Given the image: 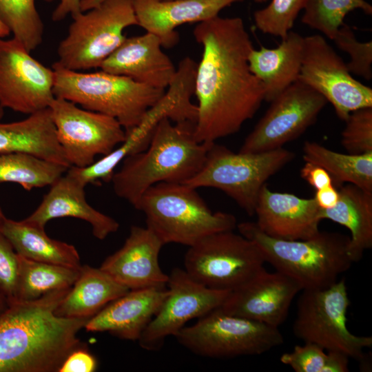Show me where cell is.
<instances>
[{"label":"cell","instance_id":"obj_1","mask_svg":"<svg viewBox=\"0 0 372 372\" xmlns=\"http://www.w3.org/2000/svg\"><path fill=\"white\" fill-rule=\"evenodd\" d=\"M193 34L203 47L194 80V135L200 143H213L253 118L265 101L264 90L249 68L254 47L242 18L218 15L198 23Z\"/></svg>","mask_w":372,"mask_h":372},{"label":"cell","instance_id":"obj_2","mask_svg":"<svg viewBox=\"0 0 372 372\" xmlns=\"http://www.w3.org/2000/svg\"><path fill=\"white\" fill-rule=\"evenodd\" d=\"M70 289L8 303L0 316V361L9 372H59L72 351L85 348L77 334L89 319L54 313Z\"/></svg>","mask_w":372,"mask_h":372},{"label":"cell","instance_id":"obj_3","mask_svg":"<svg viewBox=\"0 0 372 372\" xmlns=\"http://www.w3.org/2000/svg\"><path fill=\"white\" fill-rule=\"evenodd\" d=\"M195 123H174L169 118L157 124L147 147L125 158L111 182L115 194L134 207L152 185L183 183L201 169L211 143H200Z\"/></svg>","mask_w":372,"mask_h":372},{"label":"cell","instance_id":"obj_4","mask_svg":"<svg viewBox=\"0 0 372 372\" xmlns=\"http://www.w3.org/2000/svg\"><path fill=\"white\" fill-rule=\"evenodd\" d=\"M236 228L258 246L266 262L295 281L302 290L331 286L355 262L350 236L341 233L320 231L308 239L289 240L267 235L255 222H242Z\"/></svg>","mask_w":372,"mask_h":372},{"label":"cell","instance_id":"obj_5","mask_svg":"<svg viewBox=\"0 0 372 372\" xmlns=\"http://www.w3.org/2000/svg\"><path fill=\"white\" fill-rule=\"evenodd\" d=\"M196 189L181 183H159L149 187L134 207L144 214L146 227L164 245L190 247L210 234L234 231L236 217L213 212Z\"/></svg>","mask_w":372,"mask_h":372},{"label":"cell","instance_id":"obj_6","mask_svg":"<svg viewBox=\"0 0 372 372\" xmlns=\"http://www.w3.org/2000/svg\"><path fill=\"white\" fill-rule=\"evenodd\" d=\"M52 69L55 97L112 116L125 132L136 127L166 91L103 70L83 73L64 68L56 62Z\"/></svg>","mask_w":372,"mask_h":372},{"label":"cell","instance_id":"obj_7","mask_svg":"<svg viewBox=\"0 0 372 372\" xmlns=\"http://www.w3.org/2000/svg\"><path fill=\"white\" fill-rule=\"evenodd\" d=\"M294 156L293 152L283 147L258 153H236L213 142L201 169L183 183L195 189H220L249 216H253L260 189L266 181Z\"/></svg>","mask_w":372,"mask_h":372},{"label":"cell","instance_id":"obj_8","mask_svg":"<svg viewBox=\"0 0 372 372\" xmlns=\"http://www.w3.org/2000/svg\"><path fill=\"white\" fill-rule=\"evenodd\" d=\"M302 291L293 324L296 337L364 362V349L371 347L372 337L354 335L347 328L350 300L344 279L326 288Z\"/></svg>","mask_w":372,"mask_h":372},{"label":"cell","instance_id":"obj_9","mask_svg":"<svg viewBox=\"0 0 372 372\" xmlns=\"http://www.w3.org/2000/svg\"><path fill=\"white\" fill-rule=\"evenodd\" d=\"M72 18L56 63L74 71L100 68L125 39L124 30L138 25L131 0H104Z\"/></svg>","mask_w":372,"mask_h":372},{"label":"cell","instance_id":"obj_10","mask_svg":"<svg viewBox=\"0 0 372 372\" xmlns=\"http://www.w3.org/2000/svg\"><path fill=\"white\" fill-rule=\"evenodd\" d=\"M174 337L192 353L211 358H231L265 353L284 342L278 327L216 309L185 326Z\"/></svg>","mask_w":372,"mask_h":372},{"label":"cell","instance_id":"obj_11","mask_svg":"<svg viewBox=\"0 0 372 372\" xmlns=\"http://www.w3.org/2000/svg\"><path fill=\"white\" fill-rule=\"evenodd\" d=\"M265 262L254 241L225 231L207 236L189 247L184 269L208 288L231 291L264 269Z\"/></svg>","mask_w":372,"mask_h":372},{"label":"cell","instance_id":"obj_12","mask_svg":"<svg viewBox=\"0 0 372 372\" xmlns=\"http://www.w3.org/2000/svg\"><path fill=\"white\" fill-rule=\"evenodd\" d=\"M193 94L191 79L176 74L162 98L145 113L141 122L125 132V138L120 145L92 165L83 168L71 166L66 172L85 187L99 181L111 182L115 169L125 158L147 147L161 119L167 117L174 123L195 119L196 105L191 101Z\"/></svg>","mask_w":372,"mask_h":372},{"label":"cell","instance_id":"obj_13","mask_svg":"<svg viewBox=\"0 0 372 372\" xmlns=\"http://www.w3.org/2000/svg\"><path fill=\"white\" fill-rule=\"evenodd\" d=\"M49 108L57 139L71 166L92 165L96 156L110 154L125 138L124 128L112 116L61 97L54 96Z\"/></svg>","mask_w":372,"mask_h":372},{"label":"cell","instance_id":"obj_14","mask_svg":"<svg viewBox=\"0 0 372 372\" xmlns=\"http://www.w3.org/2000/svg\"><path fill=\"white\" fill-rule=\"evenodd\" d=\"M298 80L329 102L342 121L353 111L372 107V89L353 77L346 63L322 35L304 37Z\"/></svg>","mask_w":372,"mask_h":372},{"label":"cell","instance_id":"obj_15","mask_svg":"<svg viewBox=\"0 0 372 372\" xmlns=\"http://www.w3.org/2000/svg\"><path fill=\"white\" fill-rule=\"evenodd\" d=\"M270 103L239 152L258 153L282 147L316 122L327 101L298 80Z\"/></svg>","mask_w":372,"mask_h":372},{"label":"cell","instance_id":"obj_16","mask_svg":"<svg viewBox=\"0 0 372 372\" xmlns=\"http://www.w3.org/2000/svg\"><path fill=\"white\" fill-rule=\"evenodd\" d=\"M167 287V296L138 340L145 350L160 349L187 322L220 307L230 293L208 288L180 268L172 271Z\"/></svg>","mask_w":372,"mask_h":372},{"label":"cell","instance_id":"obj_17","mask_svg":"<svg viewBox=\"0 0 372 372\" xmlns=\"http://www.w3.org/2000/svg\"><path fill=\"white\" fill-rule=\"evenodd\" d=\"M54 74L12 38H0V107L31 114L49 107Z\"/></svg>","mask_w":372,"mask_h":372},{"label":"cell","instance_id":"obj_18","mask_svg":"<svg viewBox=\"0 0 372 372\" xmlns=\"http://www.w3.org/2000/svg\"><path fill=\"white\" fill-rule=\"evenodd\" d=\"M302 291L292 279L264 268L230 291L219 309L228 314L278 327L287 319L291 304Z\"/></svg>","mask_w":372,"mask_h":372},{"label":"cell","instance_id":"obj_19","mask_svg":"<svg viewBox=\"0 0 372 372\" xmlns=\"http://www.w3.org/2000/svg\"><path fill=\"white\" fill-rule=\"evenodd\" d=\"M163 245L148 227L132 226L123 245L99 268L130 290L166 287L169 275L159 265Z\"/></svg>","mask_w":372,"mask_h":372},{"label":"cell","instance_id":"obj_20","mask_svg":"<svg viewBox=\"0 0 372 372\" xmlns=\"http://www.w3.org/2000/svg\"><path fill=\"white\" fill-rule=\"evenodd\" d=\"M320 211L314 198H302L289 193L273 192L265 184L258 198L255 223L273 238L308 239L320 231Z\"/></svg>","mask_w":372,"mask_h":372},{"label":"cell","instance_id":"obj_21","mask_svg":"<svg viewBox=\"0 0 372 372\" xmlns=\"http://www.w3.org/2000/svg\"><path fill=\"white\" fill-rule=\"evenodd\" d=\"M162 47L158 37L149 32L126 37L100 68L166 90L175 76L176 68Z\"/></svg>","mask_w":372,"mask_h":372},{"label":"cell","instance_id":"obj_22","mask_svg":"<svg viewBox=\"0 0 372 372\" xmlns=\"http://www.w3.org/2000/svg\"><path fill=\"white\" fill-rule=\"evenodd\" d=\"M243 0H131L138 25L156 35L169 48L178 41L176 28L218 16L231 4Z\"/></svg>","mask_w":372,"mask_h":372},{"label":"cell","instance_id":"obj_23","mask_svg":"<svg viewBox=\"0 0 372 372\" xmlns=\"http://www.w3.org/2000/svg\"><path fill=\"white\" fill-rule=\"evenodd\" d=\"M166 287L129 290L90 318L84 328L87 331H107L121 339L138 340L167 296Z\"/></svg>","mask_w":372,"mask_h":372},{"label":"cell","instance_id":"obj_24","mask_svg":"<svg viewBox=\"0 0 372 372\" xmlns=\"http://www.w3.org/2000/svg\"><path fill=\"white\" fill-rule=\"evenodd\" d=\"M85 186L65 172L50 185L37 208L23 220L35 227L45 229L50 220L72 217L87 222L92 234L104 240L117 231L119 223L113 218L92 207L86 200Z\"/></svg>","mask_w":372,"mask_h":372},{"label":"cell","instance_id":"obj_25","mask_svg":"<svg viewBox=\"0 0 372 372\" xmlns=\"http://www.w3.org/2000/svg\"><path fill=\"white\" fill-rule=\"evenodd\" d=\"M304 37L292 30L275 48H253L248 57L250 70L262 85L265 101L271 102L298 80Z\"/></svg>","mask_w":372,"mask_h":372},{"label":"cell","instance_id":"obj_26","mask_svg":"<svg viewBox=\"0 0 372 372\" xmlns=\"http://www.w3.org/2000/svg\"><path fill=\"white\" fill-rule=\"evenodd\" d=\"M25 153L71 167L57 139L50 108L16 122L0 123V154Z\"/></svg>","mask_w":372,"mask_h":372},{"label":"cell","instance_id":"obj_27","mask_svg":"<svg viewBox=\"0 0 372 372\" xmlns=\"http://www.w3.org/2000/svg\"><path fill=\"white\" fill-rule=\"evenodd\" d=\"M129 290L100 268L83 265L54 313L62 318L90 319Z\"/></svg>","mask_w":372,"mask_h":372},{"label":"cell","instance_id":"obj_28","mask_svg":"<svg viewBox=\"0 0 372 372\" xmlns=\"http://www.w3.org/2000/svg\"><path fill=\"white\" fill-rule=\"evenodd\" d=\"M338 192L337 204L331 209H320V216L349 230L351 252L358 262L372 247V192L348 183Z\"/></svg>","mask_w":372,"mask_h":372},{"label":"cell","instance_id":"obj_29","mask_svg":"<svg viewBox=\"0 0 372 372\" xmlns=\"http://www.w3.org/2000/svg\"><path fill=\"white\" fill-rule=\"evenodd\" d=\"M0 232L23 257L76 269L82 266L74 246L50 238L45 229L31 225L23 220L16 221L6 218L0 225Z\"/></svg>","mask_w":372,"mask_h":372},{"label":"cell","instance_id":"obj_30","mask_svg":"<svg viewBox=\"0 0 372 372\" xmlns=\"http://www.w3.org/2000/svg\"><path fill=\"white\" fill-rule=\"evenodd\" d=\"M302 152L304 161L324 168L333 185L347 183L372 192V152L342 154L309 141L304 143Z\"/></svg>","mask_w":372,"mask_h":372},{"label":"cell","instance_id":"obj_31","mask_svg":"<svg viewBox=\"0 0 372 372\" xmlns=\"http://www.w3.org/2000/svg\"><path fill=\"white\" fill-rule=\"evenodd\" d=\"M18 258L19 271L14 301H31L54 291L70 289L79 276L81 268L38 262L19 254Z\"/></svg>","mask_w":372,"mask_h":372},{"label":"cell","instance_id":"obj_32","mask_svg":"<svg viewBox=\"0 0 372 372\" xmlns=\"http://www.w3.org/2000/svg\"><path fill=\"white\" fill-rule=\"evenodd\" d=\"M68 169L65 166L29 154H0V183H17L28 191L50 186Z\"/></svg>","mask_w":372,"mask_h":372},{"label":"cell","instance_id":"obj_33","mask_svg":"<svg viewBox=\"0 0 372 372\" xmlns=\"http://www.w3.org/2000/svg\"><path fill=\"white\" fill-rule=\"evenodd\" d=\"M0 20L28 51L42 42L43 25L34 0H0Z\"/></svg>","mask_w":372,"mask_h":372},{"label":"cell","instance_id":"obj_34","mask_svg":"<svg viewBox=\"0 0 372 372\" xmlns=\"http://www.w3.org/2000/svg\"><path fill=\"white\" fill-rule=\"evenodd\" d=\"M357 9L372 14V6L365 0H308L301 21L332 40L345 17Z\"/></svg>","mask_w":372,"mask_h":372},{"label":"cell","instance_id":"obj_35","mask_svg":"<svg viewBox=\"0 0 372 372\" xmlns=\"http://www.w3.org/2000/svg\"><path fill=\"white\" fill-rule=\"evenodd\" d=\"M311 342L296 345L283 353L280 360L296 372H347L349 358L344 353L327 351Z\"/></svg>","mask_w":372,"mask_h":372},{"label":"cell","instance_id":"obj_36","mask_svg":"<svg viewBox=\"0 0 372 372\" xmlns=\"http://www.w3.org/2000/svg\"><path fill=\"white\" fill-rule=\"evenodd\" d=\"M308 0H271L265 8L254 13L256 27L262 33L285 38Z\"/></svg>","mask_w":372,"mask_h":372},{"label":"cell","instance_id":"obj_37","mask_svg":"<svg viewBox=\"0 0 372 372\" xmlns=\"http://www.w3.org/2000/svg\"><path fill=\"white\" fill-rule=\"evenodd\" d=\"M332 40L338 49L349 55L350 61L346 64L351 74L371 80L372 41H358L351 28L345 23L340 27Z\"/></svg>","mask_w":372,"mask_h":372},{"label":"cell","instance_id":"obj_38","mask_svg":"<svg viewBox=\"0 0 372 372\" xmlns=\"http://www.w3.org/2000/svg\"><path fill=\"white\" fill-rule=\"evenodd\" d=\"M342 132L341 144L349 154L372 152V107L351 112Z\"/></svg>","mask_w":372,"mask_h":372},{"label":"cell","instance_id":"obj_39","mask_svg":"<svg viewBox=\"0 0 372 372\" xmlns=\"http://www.w3.org/2000/svg\"><path fill=\"white\" fill-rule=\"evenodd\" d=\"M18 271V254L0 232V293L8 303L15 300Z\"/></svg>","mask_w":372,"mask_h":372},{"label":"cell","instance_id":"obj_40","mask_svg":"<svg viewBox=\"0 0 372 372\" xmlns=\"http://www.w3.org/2000/svg\"><path fill=\"white\" fill-rule=\"evenodd\" d=\"M97 366L95 358L85 348L72 351L61 364L59 372H93Z\"/></svg>","mask_w":372,"mask_h":372},{"label":"cell","instance_id":"obj_41","mask_svg":"<svg viewBox=\"0 0 372 372\" xmlns=\"http://www.w3.org/2000/svg\"><path fill=\"white\" fill-rule=\"evenodd\" d=\"M301 177L316 190L334 185L329 174L322 167L306 162L300 170Z\"/></svg>","mask_w":372,"mask_h":372},{"label":"cell","instance_id":"obj_42","mask_svg":"<svg viewBox=\"0 0 372 372\" xmlns=\"http://www.w3.org/2000/svg\"><path fill=\"white\" fill-rule=\"evenodd\" d=\"M52 1L55 0H45ZM59 3L54 10L52 19L54 21H59L65 19L68 14L75 17L82 12L81 2L82 0H59Z\"/></svg>","mask_w":372,"mask_h":372},{"label":"cell","instance_id":"obj_43","mask_svg":"<svg viewBox=\"0 0 372 372\" xmlns=\"http://www.w3.org/2000/svg\"><path fill=\"white\" fill-rule=\"evenodd\" d=\"M322 209L333 208L339 199V192L334 185L316 190L313 197Z\"/></svg>","mask_w":372,"mask_h":372},{"label":"cell","instance_id":"obj_44","mask_svg":"<svg viewBox=\"0 0 372 372\" xmlns=\"http://www.w3.org/2000/svg\"><path fill=\"white\" fill-rule=\"evenodd\" d=\"M103 1L104 0H82L81 2V11L89 10Z\"/></svg>","mask_w":372,"mask_h":372},{"label":"cell","instance_id":"obj_45","mask_svg":"<svg viewBox=\"0 0 372 372\" xmlns=\"http://www.w3.org/2000/svg\"><path fill=\"white\" fill-rule=\"evenodd\" d=\"M10 34L8 28L0 20V38H4Z\"/></svg>","mask_w":372,"mask_h":372},{"label":"cell","instance_id":"obj_46","mask_svg":"<svg viewBox=\"0 0 372 372\" xmlns=\"http://www.w3.org/2000/svg\"><path fill=\"white\" fill-rule=\"evenodd\" d=\"M8 307V301L6 298L0 293V316Z\"/></svg>","mask_w":372,"mask_h":372},{"label":"cell","instance_id":"obj_47","mask_svg":"<svg viewBox=\"0 0 372 372\" xmlns=\"http://www.w3.org/2000/svg\"><path fill=\"white\" fill-rule=\"evenodd\" d=\"M0 372H9L7 366L0 361Z\"/></svg>","mask_w":372,"mask_h":372},{"label":"cell","instance_id":"obj_48","mask_svg":"<svg viewBox=\"0 0 372 372\" xmlns=\"http://www.w3.org/2000/svg\"><path fill=\"white\" fill-rule=\"evenodd\" d=\"M6 217L4 216L3 212L0 206V225L5 220Z\"/></svg>","mask_w":372,"mask_h":372},{"label":"cell","instance_id":"obj_49","mask_svg":"<svg viewBox=\"0 0 372 372\" xmlns=\"http://www.w3.org/2000/svg\"><path fill=\"white\" fill-rule=\"evenodd\" d=\"M256 3H262L267 2L268 0H254Z\"/></svg>","mask_w":372,"mask_h":372},{"label":"cell","instance_id":"obj_50","mask_svg":"<svg viewBox=\"0 0 372 372\" xmlns=\"http://www.w3.org/2000/svg\"><path fill=\"white\" fill-rule=\"evenodd\" d=\"M3 115V108L0 107V119L2 118Z\"/></svg>","mask_w":372,"mask_h":372}]
</instances>
